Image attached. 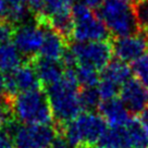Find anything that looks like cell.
<instances>
[{"label":"cell","instance_id":"1","mask_svg":"<svg viewBox=\"0 0 148 148\" xmlns=\"http://www.w3.org/2000/svg\"><path fill=\"white\" fill-rule=\"evenodd\" d=\"M79 86L74 69H68L59 82L47 87V98L53 120L58 122L59 127L82 113Z\"/></svg>","mask_w":148,"mask_h":148},{"label":"cell","instance_id":"2","mask_svg":"<svg viewBox=\"0 0 148 148\" xmlns=\"http://www.w3.org/2000/svg\"><path fill=\"white\" fill-rule=\"evenodd\" d=\"M14 121L25 125L51 124L53 116L42 88L21 92L8 99Z\"/></svg>","mask_w":148,"mask_h":148},{"label":"cell","instance_id":"3","mask_svg":"<svg viewBox=\"0 0 148 148\" xmlns=\"http://www.w3.org/2000/svg\"><path fill=\"white\" fill-rule=\"evenodd\" d=\"M60 127L62 136L72 148H92L99 144L107 131V122L101 114L83 112Z\"/></svg>","mask_w":148,"mask_h":148},{"label":"cell","instance_id":"4","mask_svg":"<svg viewBox=\"0 0 148 148\" xmlns=\"http://www.w3.org/2000/svg\"><path fill=\"white\" fill-rule=\"evenodd\" d=\"M71 13L74 23L72 38L76 42L110 40V32L94 10L77 2L72 5Z\"/></svg>","mask_w":148,"mask_h":148},{"label":"cell","instance_id":"5","mask_svg":"<svg viewBox=\"0 0 148 148\" xmlns=\"http://www.w3.org/2000/svg\"><path fill=\"white\" fill-rule=\"evenodd\" d=\"M99 16L108 31L116 37H124L139 33L134 9L129 2L119 0L105 1L99 10Z\"/></svg>","mask_w":148,"mask_h":148},{"label":"cell","instance_id":"6","mask_svg":"<svg viewBox=\"0 0 148 148\" xmlns=\"http://www.w3.org/2000/svg\"><path fill=\"white\" fill-rule=\"evenodd\" d=\"M13 144L15 148H50L53 140L58 136L57 130L47 125H12Z\"/></svg>","mask_w":148,"mask_h":148},{"label":"cell","instance_id":"7","mask_svg":"<svg viewBox=\"0 0 148 148\" xmlns=\"http://www.w3.org/2000/svg\"><path fill=\"white\" fill-rule=\"evenodd\" d=\"M77 65L89 66L96 71L103 70L111 62L113 49L110 40L75 42L70 48Z\"/></svg>","mask_w":148,"mask_h":148},{"label":"cell","instance_id":"8","mask_svg":"<svg viewBox=\"0 0 148 148\" xmlns=\"http://www.w3.org/2000/svg\"><path fill=\"white\" fill-rule=\"evenodd\" d=\"M5 83L7 99L14 97L21 92L39 89L42 86L38 75L29 60L24 62L14 71L5 74Z\"/></svg>","mask_w":148,"mask_h":148},{"label":"cell","instance_id":"9","mask_svg":"<svg viewBox=\"0 0 148 148\" xmlns=\"http://www.w3.org/2000/svg\"><path fill=\"white\" fill-rule=\"evenodd\" d=\"M45 37V27L38 22L23 23L15 28L13 35L14 46L28 60L35 58L42 48Z\"/></svg>","mask_w":148,"mask_h":148},{"label":"cell","instance_id":"10","mask_svg":"<svg viewBox=\"0 0 148 148\" xmlns=\"http://www.w3.org/2000/svg\"><path fill=\"white\" fill-rule=\"evenodd\" d=\"M113 53L118 58V60L122 62H134L146 55L148 49L146 37L142 34H135L124 37H116L112 42Z\"/></svg>","mask_w":148,"mask_h":148},{"label":"cell","instance_id":"11","mask_svg":"<svg viewBox=\"0 0 148 148\" xmlns=\"http://www.w3.org/2000/svg\"><path fill=\"white\" fill-rule=\"evenodd\" d=\"M120 99L132 113H140L148 108V87L138 79H131L121 87Z\"/></svg>","mask_w":148,"mask_h":148},{"label":"cell","instance_id":"12","mask_svg":"<svg viewBox=\"0 0 148 148\" xmlns=\"http://www.w3.org/2000/svg\"><path fill=\"white\" fill-rule=\"evenodd\" d=\"M29 61L32 62L40 83L47 87L59 82L63 77L65 68L61 61L49 60L39 56H36Z\"/></svg>","mask_w":148,"mask_h":148},{"label":"cell","instance_id":"13","mask_svg":"<svg viewBox=\"0 0 148 148\" xmlns=\"http://www.w3.org/2000/svg\"><path fill=\"white\" fill-rule=\"evenodd\" d=\"M99 110L101 112V116L110 127H124L132 120L130 111L122 100L118 98L105 100L99 107Z\"/></svg>","mask_w":148,"mask_h":148},{"label":"cell","instance_id":"14","mask_svg":"<svg viewBox=\"0 0 148 148\" xmlns=\"http://www.w3.org/2000/svg\"><path fill=\"white\" fill-rule=\"evenodd\" d=\"M42 26L45 27V37H44L42 48L39 50V57L49 59V60L60 61L68 49L66 47L68 42L51 27L47 25H42Z\"/></svg>","mask_w":148,"mask_h":148},{"label":"cell","instance_id":"15","mask_svg":"<svg viewBox=\"0 0 148 148\" xmlns=\"http://www.w3.org/2000/svg\"><path fill=\"white\" fill-rule=\"evenodd\" d=\"M131 75L132 69L127 65V63L120 60H113L102 70L100 79L110 81L113 84L122 87L129 79H132Z\"/></svg>","mask_w":148,"mask_h":148},{"label":"cell","instance_id":"16","mask_svg":"<svg viewBox=\"0 0 148 148\" xmlns=\"http://www.w3.org/2000/svg\"><path fill=\"white\" fill-rule=\"evenodd\" d=\"M23 56L11 42L0 45V72L10 73L23 64Z\"/></svg>","mask_w":148,"mask_h":148},{"label":"cell","instance_id":"17","mask_svg":"<svg viewBox=\"0 0 148 148\" xmlns=\"http://www.w3.org/2000/svg\"><path fill=\"white\" fill-rule=\"evenodd\" d=\"M5 2L8 5L7 20L13 24L24 22L31 13L25 0H5Z\"/></svg>","mask_w":148,"mask_h":148},{"label":"cell","instance_id":"18","mask_svg":"<svg viewBox=\"0 0 148 148\" xmlns=\"http://www.w3.org/2000/svg\"><path fill=\"white\" fill-rule=\"evenodd\" d=\"M79 101L83 110H86V112H95L101 105V97L96 87H87L79 92Z\"/></svg>","mask_w":148,"mask_h":148},{"label":"cell","instance_id":"19","mask_svg":"<svg viewBox=\"0 0 148 148\" xmlns=\"http://www.w3.org/2000/svg\"><path fill=\"white\" fill-rule=\"evenodd\" d=\"M74 71H75L79 85L83 86L84 88L95 87L96 85L99 84L100 76H99L98 71L96 70L92 69L89 66H85V65H76Z\"/></svg>","mask_w":148,"mask_h":148},{"label":"cell","instance_id":"20","mask_svg":"<svg viewBox=\"0 0 148 148\" xmlns=\"http://www.w3.org/2000/svg\"><path fill=\"white\" fill-rule=\"evenodd\" d=\"M42 15L47 18L56 14L71 12L73 0H42Z\"/></svg>","mask_w":148,"mask_h":148},{"label":"cell","instance_id":"21","mask_svg":"<svg viewBox=\"0 0 148 148\" xmlns=\"http://www.w3.org/2000/svg\"><path fill=\"white\" fill-rule=\"evenodd\" d=\"M132 73L142 84L148 87V53L142 56L132 64Z\"/></svg>","mask_w":148,"mask_h":148},{"label":"cell","instance_id":"22","mask_svg":"<svg viewBox=\"0 0 148 148\" xmlns=\"http://www.w3.org/2000/svg\"><path fill=\"white\" fill-rule=\"evenodd\" d=\"M133 9L139 29L146 33L148 31V0L135 1Z\"/></svg>","mask_w":148,"mask_h":148},{"label":"cell","instance_id":"23","mask_svg":"<svg viewBox=\"0 0 148 148\" xmlns=\"http://www.w3.org/2000/svg\"><path fill=\"white\" fill-rule=\"evenodd\" d=\"M97 89L99 92V95H100L101 99L105 101V100H109V99H112V98H116V95L120 94L121 87L116 85V84H113L110 81L100 79Z\"/></svg>","mask_w":148,"mask_h":148},{"label":"cell","instance_id":"24","mask_svg":"<svg viewBox=\"0 0 148 148\" xmlns=\"http://www.w3.org/2000/svg\"><path fill=\"white\" fill-rule=\"evenodd\" d=\"M13 121L14 119L11 113L8 99L7 98L0 99V132L5 127H8Z\"/></svg>","mask_w":148,"mask_h":148},{"label":"cell","instance_id":"25","mask_svg":"<svg viewBox=\"0 0 148 148\" xmlns=\"http://www.w3.org/2000/svg\"><path fill=\"white\" fill-rule=\"evenodd\" d=\"M15 26L9 20H2L0 21V45H3L13 38Z\"/></svg>","mask_w":148,"mask_h":148},{"label":"cell","instance_id":"26","mask_svg":"<svg viewBox=\"0 0 148 148\" xmlns=\"http://www.w3.org/2000/svg\"><path fill=\"white\" fill-rule=\"evenodd\" d=\"M29 12L35 14V16L42 13V0H25Z\"/></svg>","mask_w":148,"mask_h":148},{"label":"cell","instance_id":"27","mask_svg":"<svg viewBox=\"0 0 148 148\" xmlns=\"http://www.w3.org/2000/svg\"><path fill=\"white\" fill-rule=\"evenodd\" d=\"M0 148H15L12 138L5 132H0Z\"/></svg>","mask_w":148,"mask_h":148},{"label":"cell","instance_id":"28","mask_svg":"<svg viewBox=\"0 0 148 148\" xmlns=\"http://www.w3.org/2000/svg\"><path fill=\"white\" fill-rule=\"evenodd\" d=\"M136 120L139 122V124L143 126V129L148 133V108L143 110L140 113L137 114Z\"/></svg>","mask_w":148,"mask_h":148},{"label":"cell","instance_id":"29","mask_svg":"<svg viewBox=\"0 0 148 148\" xmlns=\"http://www.w3.org/2000/svg\"><path fill=\"white\" fill-rule=\"evenodd\" d=\"M79 2L92 10L100 9V7L102 5V0H79Z\"/></svg>","mask_w":148,"mask_h":148},{"label":"cell","instance_id":"30","mask_svg":"<svg viewBox=\"0 0 148 148\" xmlns=\"http://www.w3.org/2000/svg\"><path fill=\"white\" fill-rule=\"evenodd\" d=\"M8 15V5L5 0H0V21L7 20Z\"/></svg>","mask_w":148,"mask_h":148},{"label":"cell","instance_id":"31","mask_svg":"<svg viewBox=\"0 0 148 148\" xmlns=\"http://www.w3.org/2000/svg\"><path fill=\"white\" fill-rule=\"evenodd\" d=\"M5 96V75L0 72V99H3Z\"/></svg>","mask_w":148,"mask_h":148},{"label":"cell","instance_id":"32","mask_svg":"<svg viewBox=\"0 0 148 148\" xmlns=\"http://www.w3.org/2000/svg\"><path fill=\"white\" fill-rule=\"evenodd\" d=\"M145 37H146V40H147V45H148V31L146 32V36Z\"/></svg>","mask_w":148,"mask_h":148},{"label":"cell","instance_id":"33","mask_svg":"<svg viewBox=\"0 0 148 148\" xmlns=\"http://www.w3.org/2000/svg\"><path fill=\"white\" fill-rule=\"evenodd\" d=\"M106 1H108V0H106ZM119 1H125V2H129L130 0H119Z\"/></svg>","mask_w":148,"mask_h":148},{"label":"cell","instance_id":"34","mask_svg":"<svg viewBox=\"0 0 148 148\" xmlns=\"http://www.w3.org/2000/svg\"><path fill=\"white\" fill-rule=\"evenodd\" d=\"M96 148H106V147H101V146H98V147H96Z\"/></svg>","mask_w":148,"mask_h":148},{"label":"cell","instance_id":"35","mask_svg":"<svg viewBox=\"0 0 148 148\" xmlns=\"http://www.w3.org/2000/svg\"><path fill=\"white\" fill-rule=\"evenodd\" d=\"M135 1H138V0H134V2H135Z\"/></svg>","mask_w":148,"mask_h":148},{"label":"cell","instance_id":"36","mask_svg":"<svg viewBox=\"0 0 148 148\" xmlns=\"http://www.w3.org/2000/svg\"><path fill=\"white\" fill-rule=\"evenodd\" d=\"M147 148H148V147H147Z\"/></svg>","mask_w":148,"mask_h":148}]
</instances>
